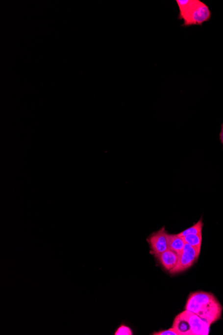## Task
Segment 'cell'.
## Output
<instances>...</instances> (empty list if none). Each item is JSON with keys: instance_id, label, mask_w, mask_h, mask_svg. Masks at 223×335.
Wrapping results in <instances>:
<instances>
[{"instance_id": "6da1fadb", "label": "cell", "mask_w": 223, "mask_h": 335, "mask_svg": "<svg viewBox=\"0 0 223 335\" xmlns=\"http://www.w3.org/2000/svg\"><path fill=\"white\" fill-rule=\"evenodd\" d=\"M185 310L196 314L211 326L220 319L223 309L214 294L199 291L190 294Z\"/></svg>"}, {"instance_id": "7a4b0ae2", "label": "cell", "mask_w": 223, "mask_h": 335, "mask_svg": "<svg viewBox=\"0 0 223 335\" xmlns=\"http://www.w3.org/2000/svg\"><path fill=\"white\" fill-rule=\"evenodd\" d=\"M210 327L211 325L196 314L185 310L174 318L172 328L178 335H208Z\"/></svg>"}, {"instance_id": "3957f363", "label": "cell", "mask_w": 223, "mask_h": 335, "mask_svg": "<svg viewBox=\"0 0 223 335\" xmlns=\"http://www.w3.org/2000/svg\"><path fill=\"white\" fill-rule=\"evenodd\" d=\"M209 7L199 0H192L187 10L179 14V19L183 20L184 26L200 25L211 18Z\"/></svg>"}, {"instance_id": "277c9868", "label": "cell", "mask_w": 223, "mask_h": 335, "mask_svg": "<svg viewBox=\"0 0 223 335\" xmlns=\"http://www.w3.org/2000/svg\"><path fill=\"white\" fill-rule=\"evenodd\" d=\"M201 248H195L185 243L182 253L178 257L177 264L170 272L171 274L180 273L191 268L198 260Z\"/></svg>"}, {"instance_id": "5b68a950", "label": "cell", "mask_w": 223, "mask_h": 335, "mask_svg": "<svg viewBox=\"0 0 223 335\" xmlns=\"http://www.w3.org/2000/svg\"><path fill=\"white\" fill-rule=\"evenodd\" d=\"M167 233V232L165 231V228L163 227L158 231L149 235L147 238V241L150 246L151 254H152L156 258L169 249L168 248Z\"/></svg>"}, {"instance_id": "8992f818", "label": "cell", "mask_w": 223, "mask_h": 335, "mask_svg": "<svg viewBox=\"0 0 223 335\" xmlns=\"http://www.w3.org/2000/svg\"><path fill=\"white\" fill-rule=\"evenodd\" d=\"M156 258L158 259L163 268L170 272L177 264L178 255L176 252L168 249L167 251L156 257Z\"/></svg>"}, {"instance_id": "52a82bcc", "label": "cell", "mask_w": 223, "mask_h": 335, "mask_svg": "<svg viewBox=\"0 0 223 335\" xmlns=\"http://www.w3.org/2000/svg\"><path fill=\"white\" fill-rule=\"evenodd\" d=\"M167 240L168 248L172 251L176 252L179 257L184 249L185 242L182 237L178 236V234H169L167 233Z\"/></svg>"}, {"instance_id": "ba28073f", "label": "cell", "mask_w": 223, "mask_h": 335, "mask_svg": "<svg viewBox=\"0 0 223 335\" xmlns=\"http://www.w3.org/2000/svg\"><path fill=\"white\" fill-rule=\"evenodd\" d=\"M184 242L191 245L193 247L201 248L202 233L198 234H191L182 237Z\"/></svg>"}, {"instance_id": "9c48e42d", "label": "cell", "mask_w": 223, "mask_h": 335, "mask_svg": "<svg viewBox=\"0 0 223 335\" xmlns=\"http://www.w3.org/2000/svg\"><path fill=\"white\" fill-rule=\"evenodd\" d=\"M202 226H203V223H202V219H200L197 224L191 226V228L184 230L182 232L178 233V236L183 237L187 235L191 234H198V233H202Z\"/></svg>"}, {"instance_id": "30bf717a", "label": "cell", "mask_w": 223, "mask_h": 335, "mask_svg": "<svg viewBox=\"0 0 223 335\" xmlns=\"http://www.w3.org/2000/svg\"><path fill=\"white\" fill-rule=\"evenodd\" d=\"M115 335H133V331L131 328L128 326L125 325H121L120 326L117 330L115 331L114 334Z\"/></svg>"}, {"instance_id": "8fae6325", "label": "cell", "mask_w": 223, "mask_h": 335, "mask_svg": "<svg viewBox=\"0 0 223 335\" xmlns=\"http://www.w3.org/2000/svg\"><path fill=\"white\" fill-rule=\"evenodd\" d=\"M152 335H178V333L176 332L173 328L169 329L167 331H158V332L153 333Z\"/></svg>"}, {"instance_id": "7c38bea8", "label": "cell", "mask_w": 223, "mask_h": 335, "mask_svg": "<svg viewBox=\"0 0 223 335\" xmlns=\"http://www.w3.org/2000/svg\"><path fill=\"white\" fill-rule=\"evenodd\" d=\"M220 140L221 143H222L223 145V124L222 125V129H221V132L220 133Z\"/></svg>"}]
</instances>
